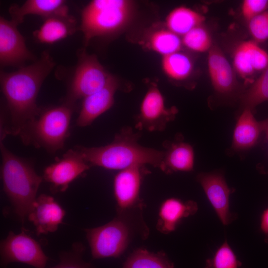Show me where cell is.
<instances>
[{"mask_svg":"<svg viewBox=\"0 0 268 268\" xmlns=\"http://www.w3.org/2000/svg\"><path fill=\"white\" fill-rule=\"evenodd\" d=\"M76 29V21L70 15H53L44 19L33 36L40 43L51 44L74 34Z\"/></svg>","mask_w":268,"mask_h":268,"instance_id":"22","label":"cell"},{"mask_svg":"<svg viewBox=\"0 0 268 268\" xmlns=\"http://www.w3.org/2000/svg\"><path fill=\"white\" fill-rule=\"evenodd\" d=\"M263 125V132L266 134L268 141V118L262 122Z\"/></svg>","mask_w":268,"mask_h":268,"instance_id":"34","label":"cell"},{"mask_svg":"<svg viewBox=\"0 0 268 268\" xmlns=\"http://www.w3.org/2000/svg\"><path fill=\"white\" fill-rule=\"evenodd\" d=\"M196 179L222 223L228 225L235 221L237 214L231 211L229 204L235 189L228 186L223 174L218 171L201 172Z\"/></svg>","mask_w":268,"mask_h":268,"instance_id":"12","label":"cell"},{"mask_svg":"<svg viewBox=\"0 0 268 268\" xmlns=\"http://www.w3.org/2000/svg\"><path fill=\"white\" fill-rule=\"evenodd\" d=\"M263 132L262 123L257 121L254 111L242 109L234 128L231 150L241 152L251 148L257 144Z\"/></svg>","mask_w":268,"mask_h":268,"instance_id":"20","label":"cell"},{"mask_svg":"<svg viewBox=\"0 0 268 268\" xmlns=\"http://www.w3.org/2000/svg\"><path fill=\"white\" fill-rule=\"evenodd\" d=\"M0 248L3 267L17 262L36 268H44L48 260L40 244L25 233L23 228L18 234L9 231L6 238L1 241Z\"/></svg>","mask_w":268,"mask_h":268,"instance_id":"9","label":"cell"},{"mask_svg":"<svg viewBox=\"0 0 268 268\" xmlns=\"http://www.w3.org/2000/svg\"><path fill=\"white\" fill-rule=\"evenodd\" d=\"M74 105L64 102L41 110L21 137L22 142L52 153L63 148L69 134Z\"/></svg>","mask_w":268,"mask_h":268,"instance_id":"6","label":"cell"},{"mask_svg":"<svg viewBox=\"0 0 268 268\" xmlns=\"http://www.w3.org/2000/svg\"><path fill=\"white\" fill-rule=\"evenodd\" d=\"M177 113L175 107H166L161 92L157 85L151 84L141 102L139 112L135 118V128L139 131L161 132L174 120Z\"/></svg>","mask_w":268,"mask_h":268,"instance_id":"10","label":"cell"},{"mask_svg":"<svg viewBox=\"0 0 268 268\" xmlns=\"http://www.w3.org/2000/svg\"><path fill=\"white\" fill-rule=\"evenodd\" d=\"M55 66L48 51L28 66L12 72L0 71L2 92L6 100L9 114V124L6 134L20 138L41 109L37 105V98L44 81Z\"/></svg>","mask_w":268,"mask_h":268,"instance_id":"1","label":"cell"},{"mask_svg":"<svg viewBox=\"0 0 268 268\" xmlns=\"http://www.w3.org/2000/svg\"><path fill=\"white\" fill-rule=\"evenodd\" d=\"M140 133L130 127H123L108 144L97 147L77 146L75 148L90 166L121 170L138 165H150L159 168L163 150L141 145Z\"/></svg>","mask_w":268,"mask_h":268,"instance_id":"2","label":"cell"},{"mask_svg":"<svg viewBox=\"0 0 268 268\" xmlns=\"http://www.w3.org/2000/svg\"><path fill=\"white\" fill-rule=\"evenodd\" d=\"M112 75L107 72L97 57L85 48L77 52V62L68 86L65 102L75 105L79 99L103 88Z\"/></svg>","mask_w":268,"mask_h":268,"instance_id":"7","label":"cell"},{"mask_svg":"<svg viewBox=\"0 0 268 268\" xmlns=\"http://www.w3.org/2000/svg\"><path fill=\"white\" fill-rule=\"evenodd\" d=\"M0 146L3 189L14 213L23 222L37 198L43 178L29 161L13 154L2 141Z\"/></svg>","mask_w":268,"mask_h":268,"instance_id":"3","label":"cell"},{"mask_svg":"<svg viewBox=\"0 0 268 268\" xmlns=\"http://www.w3.org/2000/svg\"><path fill=\"white\" fill-rule=\"evenodd\" d=\"M183 45L193 52H208L212 46L211 36L202 25L197 26L182 38Z\"/></svg>","mask_w":268,"mask_h":268,"instance_id":"29","label":"cell"},{"mask_svg":"<svg viewBox=\"0 0 268 268\" xmlns=\"http://www.w3.org/2000/svg\"><path fill=\"white\" fill-rule=\"evenodd\" d=\"M198 210V205L194 201L168 198L159 207L156 228L162 234L171 233L176 229L183 219L194 215Z\"/></svg>","mask_w":268,"mask_h":268,"instance_id":"19","label":"cell"},{"mask_svg":"<svg viewBox=\"0 0 268 268\" xmlns=\"http://www.w3.org/2000/svg\"><path fill=\"white\" fill-rule=\"evenodd\" d=\"M84 250L82 243H74L69 251L60 254V263L51 268H94L92 264L83 260Z\"/></svg>","mask_w":268,"mask_h":268,"instance_id":"30","label":"cell"},{"mask_svg":"<svg viewBox=\"0 0 268 268\" xmlns=\"http://www.w3.org/2000/svg\"><path fill=\"white\" fill-rule=\"evenodd\" d=\"M240 101L242 110L246 108L253 111L259 104L268 101V67L241 94Z\"/></svg>","mask_w":268,"mask_h":268,"instance_id":"27","label":"cell"},{"mask_svg":"<svg viewBox=\"0 0 268 268\" xmlns=\"http://www.w3.org/2000/svg\"><path fill=\"white\" fill-rule=\"evenodd\" d=\"M90 167L78 150L70 149L45 168L43 178L50 184L53 193L63 192Z\"/></svg>","mask_w":268,"mask_h":268,"instance_id":"11","label":"cell"},{"mask_svg":"<svg viewBox=\"0 0 268 268\" xmlns=\"http://www.w3.org/2000/svg\"><path fill=\"white\" fill-rule=\"evenodd\" d=\"M147 46L163 56L180 51L182 38L168 29L156 30L147 38Z\"/></svg>","mask_w":268,"mask_h":268,"instance_id":"26","label":"cell"},{"mask_svg":"<svg viewBox=\"0 0 268 268\" xmlns=\"http://www.w3.org/2000/svg\"><path fill=\"white\" fill-rule=\"evenodd\" d=\"M65 210L52 197L41 194L37 197L28 214L37 235L56 231L65 215Z\"/></svg>","mask_w":268,"mask_h":268,"instance_id":"17","label":"cell"},{"mask_svg":"<svg viewBox=\"0 0 268 268\" xmlns=\"http://www.w3.org/2000/svg\"><path fill=\"white\" fill-rule=\"evenodd\" d=\"M207 67L211 85L217 94L229 96L236 93L238 83L235 71L216 45H212L208 52Z\"/></svg>","mask_w":268,"mask_h":268,"instance_id":"15","label":"cell"},{"mask_svg":"<svg viewBox=\"0 0 268 268\" xmlns=\"http://www.w3.org/2000/svg\"><path fill=\"white\" fill-rule=\"evenodd\" d=\"M260 228L264 235L265 242L268 243V207L264 211L262 214Z\"/></svg>","mask_w":268,"mask_h":268,"instance_id":"33","label":"cell"},{"mask_svg":"<svg viewBox=\"0 0 268 268\" xmlns=\"http://www.w3.org/2000/svg\"><path fill=\"white\" fill-rule=\"evenodd\" d=\"M134 3L128 0H93L82 9L79 29L86 47L96 37L113 35L131 21Z\"/></svg>","mask_w":268,"mask_h":268,"instance_id":"5","label":"cell"},{"mask_svg":"<svg viewBox=\"0 0 268 268\" xmlns=\"http://www.w3.org/2000/svg\"><path fill=\"white\" fill-rule=\"evenodd\" d=\"M268 67V53L258 43L252 40L239 43L233 56V67L239 76L246 81L254 80L252 77L261 73Z\"/></svg>","mask_w":268,"mask_h":268,"instance_id":"14","label":"cell"},{"mask_svg":"<svg viewBox=\"0 0 268 268\" xmlns=\"http://www.w3.org/2000/svg\"><path fill=\"white\" fill-rule=\"evenodd\" d=\"M119 87L118 79L112 75L103 88L84 98L76 119L77 126L80 127L89 126L109 110L114 105L115 95Z\"/></svg>","mask_w":268,"mask_h":268,"instance_id":"16","label":"cell"},{"mask_svg":"<svg viewBox=\"0 0 268 268\" xmlns=\"http://www.w3.org/2000/svg\"><path fill=\"white\" fill-rule=\"evenodd\" d=\"M205 17L201 13L185 6L172 10L165 20L166 28L183 36L193 28L202 25Z\"/></svg>","mask_w":268,"mask_h":268,"instance_id":"23","label":"cell"},{"mask_svg":"<svg viewBox=\"0 0 268 268\" xmlns=\"http://www.w3.org/2000/svg\"><path fill=\"white\" fill-rule=\"evenodd\" d=\"M161 67L165 74L171 79L181 81L186 80L191 75L194 64L189 55L179 51L163 56Z\"/></svg>","mask_w":268,"mask_h":268,"instance_id":"25","label":"cell"},{"mask_svg":"<svg viewBox=\"0 0 268 268\" xmlns=\"http://www.w3.org/2000/svg\"><path fill=\"white\" fill-rule=\"evenodd\" d=\"M17 26L11 20L0 18V64L2 67H20L27 61L37 60L27 47Z\"/></svg>","mask_w":268,"mask_h":268,"instance_id":"13","label":"cell"},{"mask_svg":"<svg viewBox=\"0 0 268 268\" xmlns=\"http://www.w3.org/2000/svg\"><path fill=\"white\" fill-rule=\"evenodd\" d=\"M204 268H243L234 252L226 240L219 246L212 257L206 260Z\"/></svg>","mask_w":268,"mask_h":268,"instance_id":"28","label":"cell"},{"mask_svg":"<svg viewBox=\"0 0 268 268\" xmlns=\"http://www.w3.org/2000/svg\"><path fill=\"white\" fill-rule=\"evenodd\" d=\"M122 268H174V265L163 251L153 253L140 248L129 255Z\"/></svg>","mask_w":268,"mask_h":268,"instance_id":"24","label":"cell"},{"mask_svg":"<svg viewBox=\"0 0 268 268\" xmlns=\"http://www.w3.org/2000/svg\"><path fill=\"white\" fill-rule=\"evenodd\" d=\"M149 173L145 165L129 167L118 171L113 180L117 213L142 212L144 204L140 192L144 177Z\"/></svg>","mask_w":268,"mask_h":268,"instance_id":"8","label":"cell"},{"mask_svg":"<svg viewBox=\"0 0 268 268\" xmlns=\"http://www.w3.org/2000/svg\"><path fill=\"white\" fill-rule=\"evenodd\" d=\"M9 13L11 20L17 25L29 14L39 15L44 19L53 15H69L67 2L63 0H27L21 5H11Z\"/></svg>","mask_w":268,"mask_h":268,"instance_id":"21","label":"cell"},{"mask_svg":"<svg viewBox=\"0 0 268 268\" xmlns=\"http://www.w3.org/2000/svg\"><path fill=\"white\" fill-rule=\"evenodd\" d=\"M267 10L268 0H244L241 5L242 15L247 22Z\"/></svg>","mask_w":268,"mask_h":268,"instance_id":"32","label":"cell"},{"mask_svg":"<svg viewBox=\"0 0 268 268\" xmlns=\"http://www.w3.org/2000/svg\"><path fill=\"white\" fill-rule=\"evenodd\" d=\"M159 169L167 174L176 172H190L194 170L195 153L193 146L185 142L178 134L172 140L165 141Z\"/></svg>","mask_w":268,"mask_h":268,"instance_id":"18","label":"cell"},{"mask_svg":"<svg viewBox=\"0 0 268 268\" xmlns=\"http://www.w3.org/2000/svg\"><path fill=\"white\" fill-rule=\"evenodd\" d=\"M141 212L117 213L106 224L86 229V237L94 259L118 258L127 250L133 238L138 234L147 237L149 229Z\"/></svg>","mask_w":268,"mask_h":268,"instance_id":"4","label":"cell"},{"mask_svg":"<svg viewBox=\"0 0 268 268\" xmlns=\"http://www.w3.org/2000/svg\"><path fill=\"white\" fill-rule=\"evenodd\" d=\"M247 22L249 33L254 41L259 43L268 40V10Z\"/></svg>","mask_w":268,"mask_h":268,"instance_id":"31","label":"cell"}]
</instances>
